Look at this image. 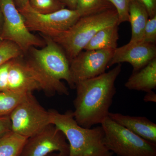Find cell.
Listing matches in <instances>:
<instances>
[{"label": "cell", "instance_id": "cell-13", "mask_svg": "<svg viewBox=\"0 0 156 156\" xmlns=\"http://www.w3.org/2000/svg\"><path fill=\"white\" fill-rule=\"evenodd\" d=\"M111 119L144 139L156 144V124L146 117L110 112Z\"/></svg>", "mask_w": 156, "mask_h": 156}, {"label": "cell", "instance_id": "cell-6", "mask_svg": "<svg viewBox=\"0 0 156 156\" xmlns=\"http://www.w3.org/2000/svg\"><path fill=\"white\" fill-rule=\"evenodd\" d=\"M3 23L0 32L2 41L13 42L25 54L32 47L42 48L44 41L32 34L13 0H0Z\"/></svg>", "mask_w": 156, "mask_h": 156}, {"label": "cell", "instance_id": "cell-14", "mask_svg": "<svg viewBox=\"0 0 156 156\" xmlns=\"http://www.w3.org/2000/svg\"><path fill=\"white\" fill-rule=\"evenodd\" d=\"M131 90L151 92L156 88V58L137 71L132 73L125 84Z\"/></svg>", "mask_w": 156, "mask_h": 156}, {"label": "cell", "instance_id": "cell-28", "mask_svg": "<svg viewBox=\"0 0 156 156\" xmlns=\"http://www.w3.org/2000/svg\"><path fill=\"white\" fill-rule=\"evenodd\" d=\"M146 94L144 98V101L146 102H156V94L153 91L146 92Z\"/></svg>", "mask_w": 156, "mask_h": 156}, {"label": "cell", "instance_id": "cell-30", "mask_svg": "<svg viewBox=\"0 0 156 156\" xmlns=\"http://www.w3.org/2000/svg\"><path fill=\"white\" fill-rule=\"evenodd\" d=\"M3 23V17L2 15V12L0 10V32L2 29V25Z\"/></svg>", "mask_w": 156, "mask_h": 156}, {"label": "cell", "instance_id": "cell-25", "mask_svg": "<svg viewBox=\"0 0 156 156\" xmlns=\"http://www.w3.org/2000/svg\"><path fill=\"white\" fill-rule=\"evenodd\" d=\"M11 131V122L9 116L0 117V138Z\"/></svg>", "mask_w": 156, "mask_h": 156}, {"label": "cell", "instance_id": "cell-31", "mask_svg": "<svg viewBox=\"0 0 156 156\" xmlns=\"http://www.w3.org/2000/svg\"><path fill=\"white\" fill-rule=\"evenodd\" d=\"M47 156H64L58 153H53L50 154Z\"/></svg>", "mask_w": 156, "mask_h": 156}, {"label": "cell", "instance_id": "cell-10", "mask_svg": "<svg viewBox=\"0 0 156 156\" xmlns=\"http://www.w3.org/2000/svg\"><path fill=\"white\" fill-rule=\"evenodd\" d=\"M55 152L69 156V146L63 133L51 124L27 138L20 156H47Z\"/></svg>", "mask_w": 156, "mask_h": 156}, {"label": "cell", "instance_id": "cell-22", "mask_svg": "<svg viewBox=\"0 0 156 156\" xmlns=\"http://www.w3.org/2000/svg\"><path fill=\"white\" fill-rule=\"evenodd\" d=\"M112 5L118 14V25L129 22V5L131 0H107Z\"/></svg>", "mask_w": 156, "mask_h": 156}, {"label": "cell", "instance_id": "cell-24", "mask_svg": "<svg viewBox=\"0 0 156 156\" xmlns=\"http://www.w3.org/2000/svg\"><path fill=\"white\" fill-rule=\"evenodd\" d=\"M11 60L0 66V92L8 91V77Z\"/></svg>", "mask_w": 156, "mask_h": 156}, {"label": "cell", "instance_id": "cell-29", "mask_svg": "<svg viewBox=\"0 0 156 156\" xmlns=\"http://www.w3.org/2000/svg\"><path fill=\"white\" fill-rule=\"evenodd\" d=\"M18 10L23 9L29 3V0H13Z\"/></svg>", "mask_w": 156, "mask_h": 156}, {"label": "cell", "instance_id": "cell-32", "mask_svg": "<svg viewBox=\"0 0 156 156\" xmlns=\"http://www.w3.org/2000/svg\"><path fill=\"white\" fill-rule=\"evenodd\" d=\"M2 42V41L1 40V39H0V44H1V43Z\"/></svg>", "mask_w": 156, "mask_h": 156}, {"label": "cell", "instance_id": "cell-12", "mask_svg": "<svg viewBox=\"0 0 156 156\" xmlns=\"http://www.w3.org/2000/svg\"><path fill=\"white\" fill-rule=\"evenodd\" d=\"M23 56L11 60L8 91L17 93H33L42 90L41 84L32 69L22 59Z\"/></svg>", "mask_w": 156, "mask_h": 156}, {"label": "cell", "instance_id": "cell-20", "mask_svg": "<svg viewBox=\"0 0 156 156\" xmlns=\"http://www.w3.org/2000/svg\"><path fill=\"white\" fill-rule=\"evenodd\" d=\"M29 4L34 11L41 14H49L64 9L58 0H29Z\"/></svg>", "mask_w": 156, "mask_h": 156}, {"label": "cell", "instance_id": "cell-27", "mask_svg": "<svg viewBox=\"0 0 156 156\" xmlns=\"http://www.w3.org/2000/svg\"><path fill=\"white\" fill-rule=\"evenodd\" d=\"M67 9L71 10H76L78 0H58Z\"/></svg>", "mask_w": 156, "mask_h": 156}, {"label": "cell", "instance_id": "cell-21", "mask_svg": "<svg viewBox=\"0 0 156 156\" xmlns=\"http://www.w3.org/2000/svg\"><path fill=\"white\" fill-rule=\"evenodd\" d=\"M23 55L22 51L14 43L9 41H2L0 44V66Z\"/></svg>", "mask_w": 156, "mask_h": 156}, {"label": "cell", "instance_id": "cell-26", "mask_svg": "<svg viewBox=\"0 0 156 156\" xmlns=\"http://www.w3.org/2000/svg\"><path fill=\"white\" fill-rule=\"evenodd\" d=\"M145 6L149 18L156 15V0H140Z\"/></svg>", "mask_w": 156, "mask_h": 156}, {"label": "cell", "instance_id": "cell-1", "mask_svg": "<svg viewBox=\"0 0 156 156\" xmlns=\"http://www.w3.org/2000/svg\"><path fill=\"white\" fill-rule=\"evenodd\" d=\"M122 71L118 64L108 72L75 84L76 95L73 101L75 119L80 126L90 128L101 124L108 117L116 93L115 82Z\"/></svg>", "mask_w": 156, "mask_h": 156}, {"label": "cell", "instance_id": "cell-18", "mask_svg": "<svg viewBox=\"0 0 156 156\" xmlns=\"http://www.w3.org/2000/svg\"><path fill=\"white\" fill-rule=\"evenodd\" d=\"M115 9L107 0H78L76 10L80 17L102 13Z\"/></svg>", "mask_w": 156, "mask_h": 156}, {"label": "cell", "instance_id": "cell-16", "mask_svg": "<svg viewBox=\"0 0 156 156\" xmlns=\"http://www.w3.org/2000/svg\"><path fill=\"white\" fill-rule=\"evenodd\" d=\"M118 27L116 24L101 29L91 39L84 50H115L119 39Z\"/></svg>", "mask_w": 156, "mask_h": 156}, {"label": "cell", "instance_id": "cell-17", "mask_svg": "<svg viewBox=\"0 0 156 156\" xmlns=\"http://www.w3.org/2000/svg\"><path fill=\"white\" fill-rule=\"evenodd\" d=\"M27 138L11 131L0 138V156H20Z\"/></svg>", "mask_w": 156, "mask_h": 156}, {"label": "cell", "instance_id": "cell-15", "mask_svg": "<svg viewBox=\"0 0 156 156\" xmlns=\"http://www.w3.org/2000/svg\"><path fill=\"white\" fill-rule=\"evenodd\" d=\"M149 18L145 6L140 0H131L129 5V22L131 24V37L130 41H140Z\"/></svg>", "mask_w": 156, "mask_h": 156}, {"label": "cell", "instance_id": "cell-7", "mask_svg": "<svg viewBox=\"0 0 156 156\" xmlns=\"http://www.w3.org/2000/svg\"><path fill=\"white\" fill-rule=\"evenodd\" d=\"M18 10L29 30L38 32L41 35L53 39L64 33L80 17L76 10L65 8L53 13L41 14L34 11L29 3Z\"/></svg>", "mask_w": 156, "mask_h": 156}, {"label": "cell", "instance_id": "cell-23", "mask_svg": "<svg viewBox=\"0 0 156 156\" xmlns=\"http://www.w3.org/2000/svg\"><path fill=\"white\" fill-rule=\"evenodd\" d=\"M140 41L156 44V15L149 18L146 24L142 39Z\"/></svg>", "mask_w": 156, "mask_h": 156}, {"label": "cell", "instance_id": "cell-4", "mask_svg": "<svg viewBox=\"0 0 156 156\" xmlns=\"http://www.w3.org/2000/svg\"><path fill=\"white\" fill-rule=\"evenodd\" d=\"M118 13L115 9L80 17L70 28L53 40L62 48L69 62L84 50L98 31L118 24Z\"/></svg>", "mask_w": 156, "mask_h": 156}, {"label": "cell", "instance_id": "cell-19", "mask_svg": "<svg viewBox=\"0 0 156 156\" xmlns=\"http://www.w3.org/2000/svg\"><path fill=\"white\" fill-rule=\"evenodd\" d=\"M27 93L0 92V117L9 116Z\"/></svg>", "mask_w": 156, "mask_h": 156}, {"label": "cell", "instance_id": "cell-5", "mask_svg": "<svg viewBox=\"0 0 156 156\" xmlns=\"http://www.w3.org/2000/svg\"><path fill=\"white\" fill-rule=\"evenodd\" d=\"M104 143L117 156H156V144L138 136L107 117L101 124Z\"/></svg>", "mask_w": 156, "mask_h": 156}, {"label": "cell", "instance_id": "cell-11", "mask_svg": "<svg viewBox=\"0 0 156 156\" xmlns=\"http://www.w3.org/2000/svg\"><path fill=\"white\" fill-rule=\"evenodd\" d=\"M156 58V44L142 41L129 42L115 50L108 68L115 64L123 62L130 63L133 72L137 71Z\"/></svg>", "mask_w": 156, "mask_h": 156}, {"label": "cell", "instance_id": "cell-3", "mask_svg": "<svg viewBox=\"0 0 156 156\" xmlns=\"http://www.w3.org/2000/svg\"><path fill=\"white\" fill-rule=\"evenodd\" d=\"M51 124L64 134L69 146V156H112L104 143V132L101 126L87 128L80 126L73 111L60 113L49 110Z\"/></svg>", "mask_w": 156, "mask_h": 156}, {"label": "cell", "instance_id": "cell-2", "mask_svg": "<svg viewBox=\"0 0 156 156\" xmlns=\"http://www.w3.org/2000/svg\"><path fill=\"white\" fill-rule=\"evenodd\" d=\"M45 43L40 49L31 48L27 53L26 64L38 78L42 91L48 96L69 95L68 89L62 82L65 80L71 89H74L71 80L69 62L62 48L49 37L42 36Z\"/></svg>", "mask_w": 156, "mask_h": 156}, {"label": "cell", "instance_id": "cell-9", "mask_svg": "<svg viewBox=\"0 0 156 156\" xmlns=\"http://www.w3.org/2000/svg\"><path fill=\"white\" fill-rule=\"evenodd\" d=\"M114 51L111 49L82 51L70 60V74L74 89L78 82L105 73Z\"/></svg>", "mask_w": 156, "mask_h": 156}, {"label": "cell", "instance_id": "cell-8", "mask_svg": "<svg viewBox=\"0 0 156 156\" xmlns=\"http://www.w3.org/2000/svg\"><path fill=\"white\" fill-rule=\"evenodd\" d=\"M9 117L11 131L27 138L51 124L49 111L42 106L33 93L27 94Z\"/></svg>", "mask_w": 156, "mask_h": 156}]
</instances>
